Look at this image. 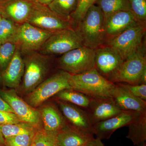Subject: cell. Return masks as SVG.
<instances>
[{
    "label": "cell",
    "instance_id": "6da1fadb",
    "mask_svg": "<svg viewBox=\"0 0 146 146\" xmlns=\"http://www.w3.org/2000/svg\"><path fill=\"white\" fill-rule=\"evenodd\" d=\"M25 71L22 81L16 91L25 96L31 92L51 75L54 65L53 56L38 51L21 52Z\"/></svg>",
    "mask_w": 146,
    "mask_h": 146
},
{
    "label": "cell",
    "instance_id": "7a4b0ae2",
    "mask_svg": "<svg viewBox=\"0 0 146 146\" xmlns=\"http://www.w3.org/2000/svg\"><path fill=\"white\" fill-rule=\"evenodd\" d=\"M75 30L84 46L96 49L106 41L104 16L96 4L88 9Z\"/></svg>",
    "mask_w": 146,
    "mask_h": 146
},
{
    "label": "cell",
    "instance_id": "3957f363",
    "mask_svg": "<svg viewBox=\"0 0 146 146\" xmlns=\"http://www.w3.org/2000/svg\"><path fill=\"white\" fill-rule=\"evenodd\" d=\"M71 89L92 98H111L116 84L104 77L96 68L77 75H71Z\"/></svg>",
    "mask_w": 146,
    "mask_h": 146
},
{
    "label": "cell",
    "instance_id": "277c9868",
    "mask_svg": "<svg viewBox=\"0 0 146 146\" xmlns=\"http://www.w3.org/2000/svg\"><path fill=\"white\" fill-rule=\"evenodd\" d=\"M71 74L62 70L52 74L30 93L24 96V100L35 108L65 89H71L70 79Z\"/></svg>",
    "mask_w": 146,
    "mask_h": 146
},
{
    "label": "cell",
    "instance_id": "5b68a950",
    "mask_svg": "<svg viewBox=\"0 0 146 146\" xmlns=\"http://www.w3.org/2000/svg\"><path fill=\"white\" fill-rule=\"evenodd\" d=\"M95 57L96 49L84 46L62 54L56 62L59 70L77 75L95 68Z\"/></svg>",
    "mask_w": 146,
    "mask_h": 146
},
{
    "label": "cell",
    "instance_id": "8992f818",
    "mask_svg": "<svg viewBox=\"0 0 146 146\" xmlns=\"http://www.w3.org/2000/svg\"><path fill=\"white\" fill-rule=\"evenodd\" d=\"M145 23H139L105 42L124 60L142 48Z\"/></svg>",
    "mask_w": 146,
    "mask_h": 146
},
{
    "label": "cell",
    "instance_id": "52a82bcc",
    "mask_svg": "<svg viewBox=\"0 0 146 146\" xmlns=\"http://www.w3.org/2000/svg\"><path fill=\"white\" fill-rule=\"evenodd\" d=\"M84 46L81 37L75 29H66L53 32L38 52L54 56L64 54Z\"/></svg>",
    "mask_w": 146,
    "mask_h": 146
},
{
    "label": "cell",
    "instance_id": "ba28073f",
    "mask_svg": "<svg viewBox=\"0 0 146 146\" xmlns=\"http://www.w3.org/2000/svg\"><path fill=\"white\" fill-rule=\"evenodd\" d=\"M27 23L52 33L64 29L74 28L70 22L58 16L48 6L36 3H32L31 11Z\"/></svg>",
    "mask_w": 146,
    "mask_h": 146
},
{
    "label": "cell",
    "instance_id": "9c48e42d",
    "mask_svg": "<svg viewBox=\"0 0 146 146\" xmlns=\"http://www.w3.org/2000/svg\"><path fill=\"white\" fill-rule=\"evenodd\" d=\"M146 69V58L143 47L123 60L110 80L112 83L139 84L141 74Z\"/></svg>",
    "mask_w": 146,
    "mask_h": 146
},
{
    "label": "cell",
    "instance_id": "30bf717a",
    "mask_svg": "<svg viewBox=\"0 0 146 146\" xmlns=\"http://www.w3.org/2000/svg\"><path fill=\"white\" fill-rule=\"evenodd\" d=\"M52 33L27 22L19 25L13 42L21 52L38 51Z\"/></svg>",
    "mask_w": 146,
    "mask_h": 146
},
{
    "label": "cell",
    "instance_id": "8fae6325",
    "mask_svg": "<svg viewBox=\"0 0 146 146\" xmlns=\"http://www.w3.org/2000/svg\"><path fill=\"white\" fill-rule=\"evenodd\" d=\"M0 96L9 106L21 122L30 124L37 129L42 125L39 111L19 96L16 89H0Z\"/></svg>",
    "mask_w": 146,
    "mask_h": 146
},
{
    "label": "cell",
    "instance_id": "7c38bea8",
    "mask_svg": "<svg viewBox=\"0 0 146 146\" xmlns=\"http://www.w3.org/2000/svg\"><path fill=\"white\" fill-rule=\"evenodd\" d=\"M123 60L118 53L107 46H102L96 49L95 68L102 76L110 81Z\"/></svg>",
    "mask_w": 146,
    "mask_h": 146
},
{
    "label": "cell",
    "instance_id": "4fadbf2b",
    "mask_svg": "<svg viewBox=\"0 0 146 146\" xmlns=\"http://www.w3.org/2000/svg\"><path fill=\"white\" fill-rule=\"evenodd\" d=\"M54 102L69 124L83 132L94 135L93 125L86 110L60 100L54 99Z\"/></svg>",
    "mask_w": 146,
    "mask_h": 146
},
{
    "label": "cell",
    "instance_id": "5bb4252c",
    "mask_svg": "<svg viewBox=\"0 0 146 146\" xmlns=\"http://www.w3.org/2000/svg\"><path fill=\"white\" fill-rule=\"evenodd\" d=\"M141 112L123 110L118 115L93 125L94 135L101 140L108 139L120 128L127 126Z\"/></svg>",
    "mask_w": 146,
    "mask_h": 146
},
{
    "label": "cell",
    "instance_id": "9a60e30c",
    "mask_svg": "<svg viewBox=\"0 0 146 146\" xmlns=\"http://www.w3.org/2000/svg\"><path fill=\"white\" fill-rule=\"evenodd\" d=\"M86 110L93 125L119 114L122 110L111 98H92Z\"/></svg>",
    "mask_w": 146,
    "mask_h": 146
},
{
    "label": "cell",
    "instance_id": "2e32d148",
    "mask_svg": "<svg viewBox=\"0 0 146 146\" xmlns=\"http://www.w3.org/2000/svg\"><path fill=\"white\" fill-rule=\"evenodd\" d=\"M139 23L130 11H121L111 14L105 19L106 42Z\"/></svg>",
    "mask_w": 146,
    "mask_h": 146
},
{
    "label": "cell",
    "instance_id": "e0dca14e",
    "mask_svg": "<svg viewBox=\"0 0 146 146\" xmlns=\"http://www.w3.org/2000/svg\"><path fill=\"white\" fill-rule=\"evenodd\" d=\"M32 3L27 0H8L0 4L3 17L18 25L27 23L31 11Z\"/></svg>",
    "mask_w": 146,
    "mask_h": 146
},
{
    "label": "cell",
    "instance_id": "ac0fdd59",
    "mask_svg": "<svg viewBox=\"0 0 146 146\" xmlns=\"http://www.w3.org/2000/svg\"><path fill=\"white\" fill-rule=\"evenodd\" d=\"M24 71L23 58L21 50L17 47L13 58L5 70L1 72L4 85L11 89H17L22 81Z\"/></svg>",
    "mask_w": 146,
    "mask_h": 146
},
{
    "label": "cell",
    "instance_id": "d6986e66",
    "mask_svg": "<svg viewBox=\"0 0 146 146\" xmlns=\"http://www.w3.org/2000/svg\"><path fill=\"white\" fill-rule=\"evenodd\" d=\"M39 107L37 110L45 130L52 132L58 131L68 123L56 103L42 104Z\"/></svg>",
    "mask_w": 146,
    "mask_h": 146
},
{
    "label": "cell",
    "instance_id": "ffe728a7",
    "mask_svg": "<svg viewBox=\"0 0 146 146\" xmlns=\"http://www.w3.org/2000/svg\"><path fill=\"white\" fill-rule=\"evenodd\" d=\"M111 98L121 110L142 112L146 110V101L134 96L123 87L116 84Z\"/></svg>",
    "mask_w": 146,
    "mask_h": 146
},
{
    "label": "cell",
    "instance_id": "44dd1931",
    "mask_svg": "<svg viewBox=\"0 0 146 146\" xmlns=\"http://www.w3.org/2000/svg\"><path fill=\"white\" fill-rule=\"evenodd\" d=\"M94 138V134L78 130L68 123L57 134L59 146H84Z\"/></svg>",
    "mask_w": 146,
    "mask_h": 146
},
{
    "label": "cell",
    "instance_id": "7402d4cb",
    "mask_svg": "<svg viewBox=\"0 0 146 146\" xmlns=\"http://www.w3.org/2000/svg\"><path fill=\"white\" fill-rule=\"evenodd\" d=\"M126 138L134 145L139 146L146 141V110L140 112L129 123Z\"/></svg>",
    "mask_w": 146,
    "mask_h": 146
},
{
    "label": "cell",
    "instance_id": "603a6c76",
    "mask_svg": "<svg viewBox=\"0 0 146 146\" xmlns=\"http://www.w3.org/2000/svg\"><path fill=\"white\" fill-rule=\"evenodd\" d=\"M54 97L55 99L68 102L84 109H86L89 107L92 98L81 92L72 89L62 90L55 95Z\"/></svg>",
    "mask_w": 146,
    "mask_h": 146
},
{
    "label": "cell",
    "instance_id": "cb8c5ba5",
    "mask_svg": "<svg viewBox=\"0 0 146 146\" xmlns=\"http://www.w3.org/2000/svg\"><path fill=\"white\" fill-rule=\"evenodd\" d=\"M78 1V0H53L48 7L58 16L72 23L71 16L76 9Z\"/></svg>",
    "mask_w": 146,
    "mask_h": 146
},
{
    "label": "cell",
    "instance_id": "d4e9b609",
    "mask_svg": "<svg viewBox=\"0 0 146 146\" xmlns=\"http://www.w3.org/2000/svg\"><path fill=\"white\" fill-rule=\"evenodd\" d=\"M96 5L101 10L104 20L111 14L121 11H130L128 0H97Z\"/></svg>",
    "mask_w": 146,
    "mask_h": 146
},
{
    "label": "cell",
    "instance_id": "484cf974",
    "mask_svg": "<svg viewBox=\"0 0 146 146\" xmlns=\"http://www.w3.org/2000/svg\"><path fill=\"white\" fill-rule=\"evenodd\" d=\"M39 129L29 123L20 122L16 123L0 125V131L5 139L19 134L36 131Z\"/></svg>",
    "mask_w": 146,
    "mask_h": 146
},
{
    "label": "cell",
    "instance_id": "4316f807",
    "mask_svg": "<svg viewBox=\"0 0 146 146\" xmlns=\"http://www.w3.org/2000/svg\"><path fill=\"white\" fill-rule=\"evenodd\" d=\"M57 132L47 131L43 127L37 129L35 133L31 146H59Z\"/></svg>",
    "mask_w": 146,
    "mask_h": 146
},
{
    "label": "cell",
    "instance_id": "83f0119b",
    "mask_svg": "<svg viewBox=\"0 0 146 146\" xmlns=\"http://www.w3.org/2000/svg\"><path fill=\"white\" fill-rule=\"evenodd\" d=\"M18 26L13 21L2 16L0 24V42L2 44L6 42H13Z\"/></svg>",
    "mask_w": 146,
    "mask_h": 146
},
{
    "label": "cell",
    "instance_id": "f1b7e54d",
    "mask_svg": "<svg viewBox=\"0 0 146 146\" xmlns=\"http://www.w3.org/2000/svg\"><path fill=\"white\" fill-rule=\"evenodd\" d=\"M16 45L12 42H6L0 46V70L1 72L5 70L13 58Z\"/></svg>",
    "mask_w": 146,
    "mask_h": 146
},
{
    "label": "cell",
    "instance_id": "f546056e",
    "mask_svg": "<svg viewBox=\"0 0 146 146\" xmlns=\"http://www.w3.org/2000/svg\"><path fill=\"white\" fill-rule=\"evenodd\" d=\"M97 0H78L77 7L71 16V23L75 29L78 23L84 17L87 11L96 4Z\"/></svg>",
    "mask_w": 146,
    "mask_h": 146
},
{
    "label": "cell",
    "instance_id": "4dcf8cb0",
    "mask_svg": "<svg viewBox=\"0 0 146 146\" xmlns=\"http://www.w3.org/2000/svg\"><path fill=\"white\" fill-rule=\"evenodd\" d=\"M36 131L19 134L16 136L6 138L5 145V146H31L33 139Z\"/></svg>",
    "mask_w": 146,
    "mask_h": 146
},
{
    "label": "cell",
    "instance_id": "1f68e13d",
    "mask_svg": "<svg viewBox=\"0 0 146 146\" xmlns=\"http://www.w3.org/2000/svg\"><path fill=\"white\" fill-rule=\"evenodd\" d=\"M131 11L138 22L145 23L146 0H128Z\"/></svg>",
    "mask_w": 146,
    "mask_h": 146
},
{
    "label": "cell",
    "instance_id": "d6a6232c",
    "mask_svg": "<svg viewBox=\"0 0 146 146\" xmlns=\"http://www.w3.org/2000/svg\"><path fill=\"white\" fill-rule=\"evenodd\" d=\"M118 85L123 87L134 96L146 101V84H130L119 83Z\"/></svg>",
    "mask_w": 146,
    "mask_h": 146
},
{
    "label": "cell",
    "instance_id": "836d02e7",
    "mask_svg": "<svg viewBox=\"0 0 146 146\" xmlns=\"http://www.w3.org/2000/svg\"><path fill=\"white\" fill-rule=\"evenodd\" d=\"M21 121L14 113L0 111V125L16 123Z\"/></svg>",
    "mask_w": 146,
    "mask_h": 146
},
{
    "label": "cell",
    "instance_id": "e575fe53",
    "mask_svg": "<svg viewBox=\"0 0 146 146\" xmlns=\"http://www.w3.org/2000/svg\"><path fill=\"white\" fill-rule=\"evenodd\" d=\"M0 111L14 113L13 110L10 107V106L3 99L1 96H0Z\"/></svg>",
    "mask_w": 146,
    "mask_h": 146
},
{
    "label": "cell",
    "instance_id": "d590c367",
    "mask_svg": "<svg viewBox=\"0 0 146 146\" xmlns=\"http://www.w3.org/2000/svg\"><path fill=\"white\" fill-rule=\"evenodd\" d=\"M84 146H105L102 140L98 138H94Z\"/></svg>",
    "mask_w": 146,
    "mask_h": 146
},
{
    "label": "cell",
    "instance_id": "8d00e7d4",
    "mask_svg": "<svg viewBox=\"0 0 146 146\" xmlns=\"http://www.w3.org/2000/svg\"><path fill=\"white\" fill-rule=\"evenodd\" d=\"M31 3H36L42 5L48 6L53 0H27Z\"/></svg>",
    "mask_w": 146,
    "mask_h": 146
},
{
    "label": "cell",
    "instance_id": "74e56055",
    "mask_svg": "<svg viewBox=\"0 0 146 146\" xmlns=\"http://www.w3.org/2000/svg\"><path fill=\"white\" fill-rule=\"evenodd\" d=\"M139 84H146V69L141 74L139 80Z\"/></svg>",
    "mask_w": 146,
    "mask_h": 146
},
{
    "label": "cell",
    "instance_id": "f35d334b",
    "mask_svg": "<svg viewBox=\"0 0 146 146\" xmlns=\"http://www.w3.org/2000/svg\"><path fill=\"white\" fill-rule=\"evenodd\" d=\"M0 146H5V139L4 138L2 133L0 131Z\"/></svg>",
    "mask_w": 146,
    "mask_h": 146
},
{
    "label": "cell",
    "instance_id": "ab89813d",
    "mask_svg": "<svg viewBox=\"0 0 146 146\" xmlns=\"http://www.w3.org/2000/svg\"><path fill=\"white\" fill-rule=\"evenodd\" d=\"M7 1H8V0H0V4L3 3H5Z\"/></svg>",
    "mask_w": 146,
    "mask_h": 146
},
{
    "label": "cell",
    "instance_id": "60d3db41",
    "mask_svg": "<svg viewBox=\"0 0 146 146\" xmlns=\"http://www.w3.org/2000/svg\"><path fill=\"white\" fill-rule=\"evenodd\" d=\"M138 146H146V143L145 142V143H143L141 144V145H139Z\"/></svg>",
    "mask_w": 146,
    "mask_h": 146
},
{
    "label": "cell",
    "instance_id": "b9f144b4",
    "mask_svg": "<svg viewBox=\"0 0 146 146\" xmlns=\"http://www.w3.org/2000/svg\"><path fill=\"white\" fill-rule=\"evenodd\" d=\"M2 18V16L1 13H0V24H1V21Z\"/></svg>",
    "mask_w": 146,
    "mask_h": 146
},
{
    "label": "cell",
    "instance_id": "7bdbcfd3",
    "mask_svg": "<svg viewBox=\"0 0 146 146\" xmlns=\"http://www.w3.org/2000/svg\"><path fill=\"white\" fill-rule=\"evenodd\" d=\"M1 42H0V46H1Z\"/></svg>",
    "mask_w": 146,
    "mask_h": 146
}]
</instances>
